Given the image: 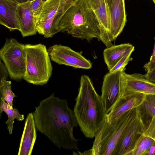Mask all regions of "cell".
Listing matches in <instances>:
<instances>
[{
    "label": "cell",
    "instance_id": "5bb4252c",
    "mask_svg": "<svg viewBox=\"0 0 155 155\" xmlns=\"http://www.w3.org/2000/svg\"><path fill=\"white\" fill-rule=\"evenodd\" d=\"M146 95L143 93H135L123 96L107 114L106 120H113L128 111L138 107L143 102Z\"/></svg>",
    "mask_w": 155,
    "mask_h": 155
},
{
    "label": "cell",
    "instance_id": "8fae6325",
    "mask_svg": "<svg viewBox=\"0 0 155 155\" xmlns=\"http://www.w3.org/2000/svg\"><path fill=\"white\" fill-rule=\"evenodd\" d=\"M110 39L115 40L127 22L125 0H111L109 6Z\"/></svg>",
    "mask_w": 155,
    "mask_h": 155
},
{
    "label": "cell",
    "instance_id": "f546056e",
    "mask_svg": "<svg viewBox=\"0 0 155 155\" xmlns=\"http://www.w3.org/2000/svg\"><path fill=\"white\" fill-rule=\"evenodd\" d=\"M18 4H21L26 2H31L34 0H13Z\"/></svg>",
    "mask_w": 155,
    "mask_h": 155
},
{
    "label": "cell",
    "instance_id": "7c38bea8",
    "mask_svg": "<svg viewBox=\"0 0 155 155\" xmlns=\"http://www.w3.org/2000/svg\"><path fill=\"white\" fill-rule=\"evenodd\" d=\"M99 23L103 39L107 47L113 44L110 39L109 7L105 0H87Z\"/></svg>",
    "mask_w": 155,
    "mask_h": 155
},
{
    "label": "cell",
    "instance_id": "d4e9b609",
    "mask_svg": "<svg viewBox=\"0 0 155 155\" xmlns=\"http://www.w3.org/2000/svg\"><path fill=\"white\" fill-rule=\"evenodd\" d=\"M143 134L154 139L155 137V117L151 120Z\"/></svg>",
    "mask_w": 155,
    "mask_h": 155
},
{
    "label": "cell",
    "instance_id": "6da1fadb",
    "mask_svg": "<svg viewBox=\"0 0 155 155\" xmlns=\"http://www.w3.org/2000/svg\"><path fill=\"white\" fill-rule=\"evenodd\" d=\"M33 114L37 130L56 147L60 149L79 150L80 140L74 137L73 133L78 123L66 100L55 97L52 93L40 102Z\"/></svg>",
    "mask_w": 155,
    "mask_h": 155
},
{
    "label": "cell",
    "instance_id": "277c9868",
    "mask_svg": "<svg viewBox=\"0 0 155 155\" xmlns=\"http://www.w3.org/2000/svg\"><path fill=\"white\" fill-rule=\"evenodd\" d=\"M138 107L130 110L109 121L106 120L96 135L92 148L85 154L113 155L121 136L135 118Z\"/></svg>",
    "mask_w": 155,
    "mask_h": 155
},
{
    "label": "cell",
    "instance_id": "484cf974",
    "mask_svg": "<svg viewBox=\"0 0 155 155\" xmlns=\"http://www.w3.org/2000/svg\"><path fill=\"white\" fill-rule=\"evenodd\" d=\"M143 68L147 72L151 71L155 68V42L152 55L148 62L144 65Z\"/></svg>",
    "mask_w": 155,
    "mask_h": 155
},
{
    "label": "cell",
    "instance_id": "5b68a950",
    "mask_svg": "<svg viewBox=\"0 0 155 155\" xmlns=\"http://www.w3.org/2000/svg\"><path fill=\"white\" fill-rule=\"evenodd\" d=\"M24 46L26 70L23 79L35 85L46 84L51 76L53 68L46 46L41 43Z\"/></svg>",
    "mask_w": 155,
    "mask_h": 155
},
{
    "label": "cell",
    "instance_id": "cb8c5ba5",
    "mask_svg": "<svg viewBox=\"0 0 155 155\" xmlns=\"http://www.w3.org/2000/svg\"><path fill=\"white\" fill-rule=\"evenodd\" d=\"M45 0H34L31 2V8L35 16L36 21L45 2Z\"/></svg>",
    "mask_w": 155,
    "mask_h": 155
},
{
    "label": "cell",
    "instance_id": "52a82bcc",
    "mask_svg": "<svg viewBox=\"0 0 155 155\" xmlns=\"http://www.w3.org/2000/svg\"><path fill=\"white\" fill-rule=\"evenodd\" d=\"M48 51L51 60L59 64L86 69L92 68L90 61L68 46L54 45L50 47Z\"/></svg>",
    "mask_w": 155,
    "mask_h": 155
},
{
    "label": "cell",
    "instance_id": "f1b7e54d",
    "mask_svg": "<svg viewBox=\"0 0 155 155\" xmlns=\"http://www.w3.org/2000/svg\"><path fill=\"white\" fill-rule=\"evenodd\" d=\"M146 155H155V143L150 147Z\"/></svg>",
    "mask_w": 155,
    "mask_h": 155
},
{
    "label": "cell",
    "instance_id": "8992f818",
    "mask_svg": "<svg viewBox=\"0 0 155 155\" xmlns=\"http://www.w3.org/2000/svg\"><path fill=\"white\" fill-rule=\"evenodd\" d=\"M0 58L7 68L11 79L17 81L23 79L26 70L24 44L15 38H6L0 50Z\"/></svg>",
    "mask_w": 155,
    "mask_h": 155
},
{
    "label": "cell",
    "instance_id": "1f68e13d",
    "mask_svg": "<svg viewBox=\"0 0 155 155\" xmlns=\"http://www.w3.org/2000/svg\"><path fill=\"white\" fill-rule=\"evenodd\" d=\"M153 2H154V4H155V0H152Z\"/></svg>",
    "mask_w": 155,
    "mask_h": 155
},
{
    "label": "cell",
    "instance_id": "4fadbf2b",
    "mask_svg": "<svg viewBox=\"0 0 155 155\" xmlns=\"http://www.w3.org/2000/svg\"><path fill=\"white\" fill-rule=\"evenodd\" d=\"M17 16L19 31L23 37L36 34V19L31 8V2L18 5Z\"/></svg>",
    "mask_w": 155,
    "mask_h": 155
},
{
    "label": "cell",
    "instance_id": "83f0119b",
    "mask_svg": "<svg viewBox=\"0 0 155 155\" xmlns=\"http://www.w3.org/2000/svg\"><path fill=\"white\" fill-rule=\"evenodd\" d=\"M144 75L148 80L155 83V68L151 71L147 72Z\"/></svg>",
    "mask_w": 155,
    "mask_h": 155
},
{
    "label": "cell",
    "instance_id": "30bf717a",
    "mask_svg": "<svg viewBox=\"0 0 155 155\" xmlns=\"http://www.w3.org/2000/svg\"><path fill=\"white\" fill-rule=\"evenodd\" d=\"M121 72H109L104 77L101 97L107 114L122 97L120 84Z\"/></svg>",
    "mask_w": 155,
    "mask_h": 155
},
{
    "label": "cell",
    "instance_id": "d6986e66",
    "mask_svg": "<svg viewBox=\"0 0 155 155\" xmlns=\"http://www.w3.org/2000/svg\"><path fill=\"white\" fill-rule=\"evenodd\" d=\"M3 111L6 113L8 116V119L5 122V123L7 125L9 134H12L14 122V120L16 119L18 121H22L24 119V116L20 114L17 109L11 107L5 101L0 100V117Z\"/></svg>",
    "mask_w": 155,
    "mask_h": 155
},
{
    "label": "cell",
    "instance_id": "44dd1931",
    "mask_svg": "<svg viewBox=\"0 0 155 155\" xmlns=\"http://www.w3.org/2000/svg\"><path fill=\"white\" fill-rule=\"evenodd\" d=\"M154 143L153 139L143 134L134 147L133 155H146L150 147Z\"/></svg>",
    "mask_w": 155,
    "mask_h": 155
},
{
    "label": "cell",
    "instance_id": "ac0fdd59",
    "mask_svg": "<svg viewBox=\"0 0 155 155\" xmlns=\"http://www.w3.org/2000/svg\"><path fill=\"white\" fill-rule=\"evenodd\" d=\"M138 110L146 129L152 118L155 117V94L146 95Z\"/></svg>",
    "mask_w": 155,
    "mask_h": 155
},
{
    "label": "cell",
    "instance_id": "7a4b0ae2",
    "mask_svg": "<svg viewBox=\"0 0 155 155\" xmlns=\"http://www.w3.org/2000/svg\"><path fill=\"white\" fill-rule=\"evenodd\" d=\"M74 111L80 130L87 138L94 137L104 123L107 113L101 96L87 75L81 77Z\"/></svg>",
    "mask_w": 155,
    "mask_h": 155
},
{
    "label": "cell",
    "instance_id": "603a6c76",
    "mask_svg": "<svg viewBox=\"0 0 155 155\" xmlns=\"http://www.w3.org/2000/svg\"><path fill=\"white\" fill-rule=\"evenodd\" d=\"M134 50V49H132L127 53L114 67L109 71V72L112 73L124 70L125 68L129 62L133 60V58H130V56Z\"/></svg>",
    "mask_w": 155,
    "mask_h": 155
},
{
    "label": "cell",
    "instance_id": "9a60e30c",
    "mask_svg": "<svg viewBox=\"0 0 155 155\" xmlns=\"http://www.w3.org/2000/svg\"><path fill=\"white\" fill-rule=\"evenodd\" d=\"M33 114L30 113L26 117L21 136L18 155H31L37 137Z\"/></svg>",
    "mask_w": 155,
    "mask_h": 155
},
{
    "label": "cell",
    "instance_id": "4316f807",
    "mask_svg": "<svg viewBox=\"0 0 155 155\" xmlns=\"http://www.w3.org/2000/svg\"><path fill=\"white\" fill-rule=\"evenodd\" d=\"M0 63V80L4 79L7 80L9 76L8 71L4 63L1 60Z\"/></svg>",
    "mask_w": 155,
    "mask_h": 155
},
{
    "label": "cell",
    "instance_id": "ba28073f",
    "mask_svg": "<svg viewBox=\"0 0 155 155\" xmlns=\"http://www.w3.org/2000/svg\"><path fill=\"white\" fill-rule=\"evenodd\" d=\"M145 130V125L137 109L136 116L121 136L113 155H133L138 140Z\"/></svg>",
    "mask_w": 155,
    "mask_h": 155
},
{
    "label": "cell",
    "instance_id": "3957f363",
    "mask_svg": "<svg viewBox=\"0 0 155 155\" xmlns=\"http://www.w3.org/2000/svg\"><path fill=\"white\" fill-rule=\"evenodd\" d=\"M58 29L89 42L94 38L103 41L99 23L87 0H75L71 3L60 20Z\"/></svg>",
    "mask_w": 155,
    "mask_h": 155
},
{
    "label": "cell",
    "instance_id": "7402d4cb",
    "mask_svg": "<svg viewBox=\"0 0 155 155\" xmlns=\"http://www.w3.org/2000/svg\"><path fill=\"white\" fill-rule=\"evenodd\" d=\"M11 81L7 80H0V100L6 101L11 107H13L14 98L16 96L11 89Z\"/></svg>",
    "mask_w": 155,
    "mask_h": 155
},
{
    "label": "cell",
    "instance_id": "e0dca14e",
    "mask_svg": "<svg viewBox=\"0 0 155 155\" xmlns=\"http://www.w3.org/2000/svg\"><path fill=\"white\" fill-rule=\"evenodd\" d=\"M134 47L130 43L113 45L107 48L104 51L105 63L109 71L113 68L121 58Z\"/></svg>",
    "mask_w": 155,
    "mask_h": 155
},
{
    "label": "cell",
    "instance_id": "2e32d148",
    "mask_svg": "<svg viewBox=\"0 0 155 155\" xmlns=\"http://www.w3.org/2000/svg\"><path fill=\"white\" fill-rule=\"evenodd\" d=\"M18 5L13 0H0V24L10 31L20 30L17 16Z\"/></svg>",
    "mask_w": 155,
    "mask_h": 155
},
{
    "label": "cell",
    "instance_id": "9c48e42d",
    "mask_svg": "<svg viewBox=\"0 0 155 155\" xmlns=\"http://www.w3.org/2000/svg\"><path fill=\"white\" fill-rule=\"evenodd\" d=\"M120 84L122 96L135 93L155 94V83L142 74H129L124 70L121 73Z\"/></svg>",
    "mask_w": 155,
    "mask_h": 155
},
{
    "label": "cell",
    "instance_id": "4dcf8cb0",
    "mask_svg": "<svg viewBox=\"0 0 155 155\" xmlns=\"http://www.w3.org/2000/svg\"><path fill=\"white\" fill-rule=\"evenodd\" d=\"M106 3L107 5H108L109 7L110 5V2L111 0H105Z\"/></svg>",
    "mask_w": 155,
    "mask_h": 155
},
{
    "label": "cell",
    "instance_id": "ffe728a7",
    "mask_svg": "<svg viewBox=\"0 0 155 155\" xmlns=\"http://www.w3.org/2000/svg\"><path fill=\"white\" fill-rule=\"evenodd\" d=\"M61 0H46L36 22L49 19L56 15L60 7Z\"/></svg>",
    "mask_w": 155,
    "mask_h": 155
}]
</instances>
